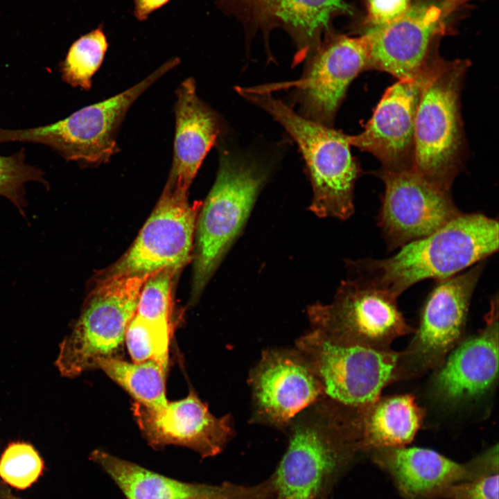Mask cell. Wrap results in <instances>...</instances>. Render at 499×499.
<instances>
[{
    "instance_id": "obj_36",
    "label": "cell",
    "mask_w": 499,
    "mask_h": 499,
    "mask_svg": "<svg viewBox=\"0 0 499 499\" xmlns=\"http://www.w3.org/2000/svg\"><path fill=\"white\" fill-rule=\"evenodd\" d=\"M0 499H19L12 492L10 487L0 478Z\"/></svg>"
},
{
    "instance_id": "obj_27",
    "label": "cell",
    "mask_w": 499,
    "mask_h": 499,
    "mask_svg": "<svg viewBox=\"0 0 499 499\" xmlns=\"http://www.w3.org/2000/svg\"><path fill=\"white\" fill-rule=\"evenodd\" d=\"M44 461L30 443L17 441L0 453V478L10 488L26 489L42 475Z\"/></svg>"
},
{
    "instance_id": "obj_34",
    "label": "cell",
    "mask_w": 499,
    "mask_h": 499,
    "mask_svg": "<svg viewBox=\"0 0 499 499\" xmlns=\"http://www.w3.org/2000/svg\"><path fill=\"white\" fill-rule=\"evenodd\" d=\"M134 15L139 21H145L154 11L166 5L170 0H132Z\"/></svg>"
},
{
    "instance_id": "obj_14",
    "label": "cell",
    "mask_w": 499,
    "mask_h": 499,
    "mask_svg": "<svg viewBox=\"0 0 499 499\" xmlns=\"http://www.w3.org/2000/svg\"><path fill=\"white\" fill-rule=\"evenodd\" d=\"M444 59L439 56L417 75L388 87L364 130L349 135L351 146L371 153L381 170H412L415 116L423 90Z\"/></svg>"
},
{
    "instance_id": "obj_7",
    "label": "cell",
    "mask_w": 499,
    "mask_h": 499,
    "mask_svg": "<svg viewBox=\"0 0 499 499\" xmlns=\"http://www.w3.org/2000/svg\"><path fill=\"white\" fill-rule=\"evenodd\" d=\"M359 451L355 424L342 427L315 421L298 423L271 476L274 499H329Z\"/></svg>"
},
{
    "instance_id": "obj_6",
    "label": "cell",
    "mask_w": 499,
    "mask_h": 499,
    "mask_svg": "<svg viewBox=\"0 0 499 499\" xmlns=\"http://www.w3.org/2000/svg\"><path fill=\"white\" fill-rule=\"evenodd\" d=\"M179 62L178 58L170 59L133 87L55 123L26 129L0 128V143H39L50 147L67 161L105 163L118 150L116 131L130 106Z\"/></svg>"
},
{
    "instance_id": "obj_5",
    "label": "cell",
    "mask_w": 499,
    "mask_h": 499,
    "mask_svg": "<svg viewBox=\"0 0 499 499\" xmlns=\"http://www.w3.org/2000/svg\"><path fill=\"white\" fill-rule=\"evenodd\" d=\"M151 274L96 278L80 317L59 345L55 366L62 376L76 377L97 368L102 360L117 357Z\"/></svg>"
},
{
    "instance_id": "obj_21",
    "label": "cell",
    "mask_w": 499,
    "mask_h": 499,
    "mask_svg": "<svg viewBox=\"0 0 499 499\" xmlns=\"http://www.w3.org/2000/svg\"><path fill=\"white\" fill-rule=\"evenodd\" d=\"M358 426L361 450L403 447L419 430L423 411L408 394L378 399L359 412Z\"/></svg>"
},
{
    "instance_id": "obj_35",
    "label": "cell",
    "mask_w": 499,
    "mask_h": 499,
    "mask_svg": "<svg viewBox=\"0 0 499 499\" xmlns=\"http://www.w3.org/2000/svg\"><path fill=\"white\" fill-rule=\"evenodd\" d=\"M469 1L470 0H444L441 3L443 16L446 19L453 12Z\"/></svg>"
},
{
    "instance_id": "obj_32",
    "label": "cell",
    "mask_w": 499,
    "mask_h": 499,
    "mask_svg": "<svg viewBox=\"0 0 499 499\" xmlns=\"http://www.w3.org/2000/svg\"><path fill=\"white\" fill-rule=\"evenodd\" d=\"M411 0H367V21L372 27L388 24L401 17Z\"/></svg>"
},
{
    "instance_id": "obj_33",
    "label": "cell",
    "mask_w": 499,
    "mask_h": 499,
    "mask_svg": "<svg viewBox=\"0 0 499 499\" xmlns=\"http://www.w3.org/2000/svg\"><path fill=\"white\" fill-rule=\"evenodd\" d=\"M255 17L263 23L274 19L277 0H245Z\"/></svg>"
},
{
    "instance_id": "obj_24",
    "label": "cell",
    "mask_w": 499,
    "mask_h": 499,
    "mask_svg": "<svg viewBox=\"0 0 499 499\" xmlns=\"http://www.w3.org/2000/svg\"><path fill=\"white\" fill-rule=\"evenodd\" d=\"M97 368L126 390L136 403L157 410L168 402L165 385L167 369L155 360L129 362L114 357L102 360Z\"/></svg>"
},
{
    "instance_id": "obj_3",
    "label": "cell",
    "mask_w": 499,
    "mask_h": 499,
    "mask_svg": "<svg viewBox=\"0 0 499 499\" xmlns=\"http://www.w3.org/2000/svg\"><path fill=\"white\" fill-rule=\"evenodd\" d=\"M268 175V170L255 161L221 151L215 182L196 222L193 301L242 233Z\"/></svg>"
},
{
    "instance_id": "obj_13",
    "label": "cell",
    "mask_w": 499,
    "mask_h": 499,
    "mask_svg": "<svg viewBox=\"0 0 499 499\" xmlns=\"http://www.w3.org/2000/svg\"><path fill=\"white\" fill-rule=\"evenodd\" d=\"M376 175L385 186L377 223L389 250L433 233L462 212L450 191L412 170Z\"/></svg>"
},
{
    "instance_id": "obj_16",
    "label": "cell",
    "mask_w": 499,
    "mask_h": 499,
    "mask_svg": "<svg viewBox=\"0 0 499 499\" xmlns=\"http://www.w3.org/2000/svg\"><path fill=\"white\" fill-rule=\"evenodd\" d=\"M370 453L373 462L389 475L405 499H439L453 484L498 472V445L465 464L418 447H387Z\"/></svg>"
},
{
    "instance_id": "obj_20",
    "label": "cell",
    "mask_w": 499,
    "mask_h": 499,
    "mask_svg": "<svg viewBox=\"0 0 499 499\" xmlns=\"http://www.w3.org/2000/svg\"><path fill=\"white\" fill-rule=\"evenodd\" d=\"M175 132L171 169L165 188L188 195L189 187L220 132L216 114L198 96L195 81L177 88Z\"/></svg>"
},
{
    "instance_id": "obj_4",
    "label": "cell",
    "mask_w": 499,
    "mask_h": 499,
    "mask_svg": "<svg viewBox=\"0 0 499 499\" xmlns=\"http://www.w3.org/2000/svg\"><path fill=\"white\" fill-rule=\"evenodd\" d=\"M469 67L466 60H444L425 86L415 116L412 170L448 191L465 155L460 96Z\"/></svg>"
},
{
    "instance_id": "obj_9",
    "label": "cell",
    "mask_w": 499,
    "mask_h": 499,
    "mask_svg": "<svg viewBox=\"0 0 499 499\" xmlns=\"http://www.w3.org/2000/svg\"><path fill=\"white\" fill-rule=\"evenodd\" d=\"M314 329L338 341L376 350H389L394 340L413 333L397 298L350 276L341 282L331 303L308 308Z\"/></svg>"
},
{
    "instance_id": "obj_11",
    "label": "cell",
    "mask_w": 499,
    "mask_h": 499,
    "mask_svg": "<svg viewBox=\"0 0 499 499\" xmlns=\"http://www.w3.org/2000/svg\"><path fill=\"white\" fill-rule=\"evenodd\" d=\"M369 57V40L366 33L356 37L328 34L307 58L299 79L256 88L272 92L277 88L293 87L290 96L299 107L298 113L332 127L349 85L367 70Z\"/></svg>"
},
{
    "instance_id": "obj_25",
    "label": "cell",
    "mask_w": 499,
    "mask_h": 499,
    "mask_svg": "<svg viewBox=\"0 0 499 499\" xmlns=\"http://www.w3.org/2000/svg\"><path fill=\"white\" fill-rule=\"evenodd\" d=\"M108 47L102 25L82 35L69 47L60 64L64 82L73 87L89 90L91 79L100 68Z\"/></svg>"
},
{
    "instance_id": "obj_28",
    "label": "cell",
    "mask_w": 499,
    "mask_h": 499,
    "mask_svg": "<svg viewBox=\"0 0 499 499\" xmlns=\"http://www.w3.org/2000/svg\"><path fill=\"white\" fill-rule=\"evenodd\" d=\"M28 182L48 185L43 171L26 162L24 149L10 155H0V196L12 202L21 214L26 207L25 184Z\"/></svg>"
},
{
    "instance_id": "obj_31",
    "label": "cell",
    "mask_w": 499,
    "mask_h": 499,
    "mask_svg": "<svg viewBox=\"0 0 499 499\" xmlns=\"http://www.w3.org/2000/svg\"><path fill=\"white\" fill-rule=\"evenodd\" d=\"M274 491L271 477L253 486L231 482L210 485L205 492L186 499H274Z\"/></svg>"
},
{
    "instance_id": "obj_2",
    "label": "cell",
    "mask_w": 499,
    "mask_h": 499,
    "mask_svg": "<svg viewBox=\"0 0 499 499\" xmlns=\"http://www.w3.org/2000/svg\"><path fill=\"white\" fill-rule=\"evenodd\" d=\"M238 91L272 116L297 143L313 192L310 211L319 218H350L360 170L349 135L302 116L270 92L240 87Z\"/></svg>"
},
{
    "instance_id": "obj_17",
    "label": "cell",
    "mask_w": 499,
    "mask_h": 499,
    "mask_svg": "<svg viewBox=\"0 0 499 499\" xmlns=\"http://www.w3.org/2000/svg\"><path fill=\"white\" fill-rule=\"evenodd\" d=\"M133 414L144 438L154 448L182 446L202 457H212L222 451L232 435L229 417H215L192 392L157 410L135 402Z\"/></svg>"
},
{
    "instance_id": "obj_30",
    "label": "cell",
    "mask_w": 499,
    "mask_h": 499,
    "mask_svg": "<svg viewBox=\"0 0 499 499\" xmlns=\"http://www.w3.org/2000/svg\"><path fill=\"white\" fill-rule=\"evenodd\" d=\"M498 472L484 474L446 487L439 499H498Z\"/></svg>"
},
{
    "instance_id": "obj_18",
    "label": "cell",
    "mask_w": 499,
    "mask_h": 499,
    "mask_svg": "<svg viewBox=\"0 0 499 499\" xmlns=\"http://www.w3.org/2000/svg\"><path fill=\"white\" fill-rule=\"evenodd\" d=\"M251 383L258 414L277 425L289 421L324 394L317 375L299 351L265 352Z\"/></svg>"
},
{
    "instance_id": "obj_22",
    "label": "cell",
    "mask_w": 499,
    "mask_h": 499,
    "mask_svg": "<svg viewBox=\"0 0 499 499\" xmlns=\"http://www.w3.org/2000/svg\"><path fill=\"white\" fill-rule=\"evenodd\" d=\"M90 459L112 478L127 499H186L210 487L168 478L101 450H94Z\"/></svg>"
},
{
    "instance_id": "obj_1",
    "label": "cell",
    "mask_w": 499,
    "mask_h": 499,
    "mask_svg": "<svg viewBox=\"0 0 499 499\" xmlns=\"http://www.w3.org/2000/svg\"><path fill=\"white\" fill-rule=\"evenodd\" d=\"M497 219L482 213H462L433 233L410 242L393 256L349 260L350 276L397 298L425 279L441 280L484 261L498 250Z\"/></svg>"
},
{
    "instance_id": "obj_26",
    "label": "cell",
    "mask_w": 499,
    "mask_h": 499,
    "mask_svg": "<svg viewBox=\"0 0 499 499\" xmlns=\"http://www.w3.org/2000/svg\"><path fill=\"white\" fill-rule=\"evenodd\" d=\"M170 335V324L146 321L134 314L125 334L132 361L155 360L167 369Z\"/></svg>"
},
{
    "instance_id": "obj_12",
    "label": "cell",
    "mask_w": 499,
    "mask_h": 499,
    "mask_svg": "<svg viewBox=\"0 0 499 499\" xmlns=\"http://www.w3.org/2000/svg\"><path fill=\"white\" fill-rule=\"evenodd\" d=\"M202 202L164 188L151 215L127 252L97 277L176 273L191 260Z\"/></svg>"
},
{
    "instance_id": "obj_23",
    "label": "cell",
    "mask_w": 499,
    "mask_h": 499,
    "mask_svg": "<svg viewBox=\"0 0 499 499\" xmlns=\"http://www.w3.org/2000/svg\"><path fill=\"white\" fill-rule=\"evenodd\" d=\"M338 13H351L344 0H277L274 19L288 28L296 42L295 64L315 51L322 42L321 33Z\"/></svg>"
},
{
    "instance_id": "obj_10",
    "label": "cell",
    "mask_w": 499,
    "mask_h": 499,
    "mask_svg": "<svg viewBox=\"0 0 499 499\" xmlns=\"http://www.w3.org/2000/svg\"><path fill=\"white\" fill-rule=\"evenodd\" d=\"M483 261L438 280L430 291L414 335L407 349L400 352L397 379L439 367L460 342L471 298L484 266Z\"/></svg>"
},
{
    "instance_id": "obj_29",
    "label": "cell",
    "mask_w": 499,
    "mask_h": 499,
    "mask_svg": "<svg viewBox=\"0 0 499 499\" xmlns=\"http://www.w3.org/2000/svg\"><path fill=\"white\" fill-rule=\"evenodd\" d=\"M171 270L152 273L143 283L135 315L146 321L170 324L173 279Z\"/></svg>"
},
{
    "instance_id": "obj_19",
    "label": "cell",
    "mask_w": 499,
    "mask_h": 499,
    "mask_svg": "<svg viewBox=\"0 0 499 499\" xmlns=\"http://www.w3.org/2000/svg\"><path fill=\"white\" fill-rule=\"evenodd\" d=\"M498 300H491L485 326L459 342L439 367L432 381L437 396L448 402L478 397L495 383L498 374Z\"/></svg>"
},
{
    "instance_id": "obj_15",
    "label": "cell",
    "mask_w": 499,
    "mask_h": 499,
    "mask_svg": "<svg viewBox=\"0 0 499 499\" xmlns=\"http://www.w3.org/2000/svg\"><path fill=\"white\" fill-rule=\"evenodd\" d=\"M445 20L441 3L420 1L395 21L369 28L367 69L387 72L398 80L417 75L439 56L437 46Z\"/></svg>"
},
{
    "instance_id": "obj_8",
    "label": "cell",
    "mask_w": 499,
    "mask_h": 499,
    "mask_svg": "<svg viewBox=\"0 0 499 499\" xmlns=\"http://www.w3.org/2000/svg\"><path fill=\"white\" fill-rule=\"evenodd\" d=\"M297 346L324 394L358 411L372 405L383 388L396 379L400 352L344 343L314 328Z\"/></svg>"
}]
</instances>
